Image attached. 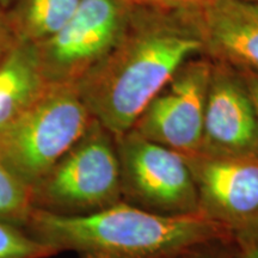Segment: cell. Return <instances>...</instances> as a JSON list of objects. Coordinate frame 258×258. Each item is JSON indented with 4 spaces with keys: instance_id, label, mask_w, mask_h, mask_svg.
<instances>
[{
    "instance_id": "1",
    "label": "cell",
    "mask_w": 258,
    "mask_h": 258,
    "mask_svg": "<svg viewBox=\"0 0 258 258\" xmlns=\"http://www.w3.org/2000/svg\"><path fill=\"white\" fill-rule=\"evenodd\" d=\"M200 54L194 9L132 6L115 46L76 85L92 117L120 137L176 71Z\"/></svg>"
},
{
    "instance_id": "2",
    "label": "cell",
    "mask_w": 258,
    "mask_h": 258,
    "mask_svg": "<svg viewBox=\"0 0 258 258\" xmlns=\"http://www.w3.org/2000/svg\"><path fill=\"white\" fill-rule=\"evenodd\" d=\"M24 230L57 251L79 258H188L234 237L201 213L163 215L124 201L82 215L34 208Z\"/></svg>"
},
{
    "instance_id": "3",
    "label": "cell",
    "mask_w": 258,
    "mask_h": 258,
    "mask_svg": "<svg viewBox=\"0 0 258 258\" xmlns=\"http://www.w3.org/2000/svg\"><path fill=\"white\" fill-rule=\"evenodd\" d=\"M92 118L76 84H48L0 131V160L31 188L79 140Z\"/></svg>"
},
{
    "instance_id": "4",
    "label": "cell",
    "mask_w": 258,
    "mask_h": 258,
    "mask_svg": "<svg viewBox=\"0 0 258 258\" xmlns=\"http://www.w3.org/2000/svg\"><path fill=\"white\" fill-rule=\"evenodd\" d=\"M34 208L90 214L122 201L115 137L92 118L79 140L31 186Z\"/></svg>"
},
{
    "instance_id": "5",
    "label": "cell",
    "mask_w": 258,
    "mask_h": 258,
    "mask_svg": "<svg viewBox=\"0 0 258 258\" xmlns=\"http://www.w3.org/2000/svg\"><path fill=\"white\" fill-rule=\"evenodd\" d=\"M115 141L122 201L163 215L200 213L198 190L182 154L133 131Z\"/></svg>"
},
{
    "instance_id": "6",
    "label": "cell",
    "mask_w": 258,
    "mask_h": 258,
    "mask_svg": "<svg viewBox=\"0 0 258 258\" xmlns=\"http://www.w3.org/2000/svg\"><path fill=\"white\" fill-rule=\"evenodd\" d=\"M131 10L124 0H82L55 34L34 43L47 83H78L115 46Z\"/></svg>"
},
{
    "instance_id": "7",
    "label": "cell",
    "mask_w": 258,
    "mask_h": 258,
    "mask_svg": "<svg viewBox=\"0 0 258 258\" xmlns=\"http://www.w3.org/2000/svg\"><path fill=\"white\" fill-rule=\"evenodd\" d=\"M213 61L186 60L138 116L131 131L180 154L199 152Z\"/></svg>"
},
{
    "instance_id": "8",
    "label": "cell",
    "mask_w": 258,
    "mask_h": 258,
    "mask_svg": "<svg viewBox=\"0 0 258 258\" xmlns=\"http://www.w3.org/2000/svg\"><path fill=\"white\" fill-rule=\"evenodd\" d=\"M182 156L195 182L202 215L233 237L258 228V157Z\"/></svg>"
},
{
    "instance_id": "9",
    "label": "cell",
    "mask_w": 258,
    "mask_h": 258,
    "mask_svg": "<svg viewBox=\"0 0 258 258\" xmlns=\"http://www.w3.org/2000/svg\"><path fill=\"white\" fill-rule=\"evenodd\" d=\"M199 152L217 157H258V120L239 71L213 62Z\"/></svg>"
},
{
    "instance_id": "10",
    "label": "cell",
    "mask_w": 258,
    "mask_h": 258,
    "mask_svg": "<svg viewBox=\"0 0 258 258\" xmlns=\"http://www.w3.org/2000/svg\"><path fill=\"white\" fill-rule=\"evenodd\" d=\"M194 14L202 55L258 74V2L212 0Z\"/></svg>"
},
{
    "instance_id": "11",
    "label": "cell",
    "mask_w": 258,
    "mask_h": 258,
    "mask_svg": "<svg viewBox=\"0 0 258 258\" xmlns=\"http://www.w3.org/2000/svg\"><path fill=\"white\" fill-rule=\"evenodd\" d=\"M47 86L35 44L16 41L0 61V131L27 110Z\"/></svg>"
},
{
    "instance_id": "12",
    "label": "cell",
    "mask_w": 258,
    "mask_h": 258,
    "mask_svg": "<svg viewBox=\"0 0 258 258\" xmlns=\"http://www.w3.org/2000/svg\"><path fill=\"white\" fill-rule=\"evenodd\" d=\"M82 0H16L4 22L16 41L37 43L59 30Z\"/></svg>"
},
{
    "instance_id": "13",
    "label": "cell",
    "mask_w": 258,
    "mask_h": 258,
    "mask_svg": "<svg viewBox=\"0 0 258 258\" xmlns=\"http://www.w3.org/2000/svg\"><path fill=\"white\" fill-rule=\"evenodd\" d=\"M32 209L31 188L0 160V221L24 228Z\"/></svg>"
},
{
    "instance_id": "14",
    "label": "cell",
    "mask_w": 258,
    "mask_h": 258,
    "mask_svg": "<svg viewBox=\"0 0 258 258\" xmlns=\"http://www.w3.org/2000/svg\"><path fill=\"white\" fill-rule=\"evenodd\" d=\"M57 251L28 233L23 227L0 221V258H49Z\"/></svg>"
},
{
    "instance_id": "15",
    "label": "cell",
    "mask_w": 258,
    "mask_h": 258,
    "mask_svg": "<svg viewBox=\"0 0 258 258\" xmlns=\"http://www.w3.org/2000/svg\"><path fill=\"white\" fill-rule=\"evenodd\" d=\"M131 6H146V8L192 10L205 6L212 0H124Z\"/></svg>"
},
{
    "instance_id": "16",
    "label": "cell",
    "mask_w": 258,
    "mask_h": 258,
    "mask_svg": "<svg viewBox=\"0 0 258 258\" xmlns=\"http://www.w3.org/2000/svg\"><path fill=\"white\" fill-rule=\"evenodd\" d=\"M235 257L258 258V228L234 237Z\"/></svg>"
},
{
    "instance_id": "17",
    "label": "cell",
    "mask_w": 258,
    "mask_h": 258,
    "mask_svg": "<svg viewBox=\"0 0 258 258\" xmlns=\"http://www.w3.org/2000/svg\"><path fill=\"white\" fill-rule=\"evenodd\" d=\"M16 40L11 35V32L6 27L4 22V15L0 19V61L4 59L6 53L10 50V48L14 46Z\"/></svg>"
},
{
    "instance_id": "18",
    "label": "cell",
    "mask_w": 258,
    "mask_h": 258,
    "mask_svg": "<svg viewBox=\"0 0 258 258\" xmlns=\"http://www.w3.org/2000/svg\"><path fill=\"white\" fill-rule=\"evenodd\" d=\"M241 76L246 84V88L249 90V93L252 99L254 110H256L257 120H258V74L251 73V72H240Z\"/></svg>"
},
{
    "instance_id": "19",
    "label": "cell",
    "mask_w": 258,
    "mask_h": 258,
    "mask_svg": "<svg viewBox=\"0 0 258 258\" xmlns=\"http://www.w3.org/2000/svg\"><path fill=\"white\" fill-rule=\"evenodd\" d=\"M16 0H0V9H3L5 11L6 9H9Z\"/></svg>"
},
{
    "instance_id": "20",
    "label": "cell",
    "mask_w": 258,
    "mask_h": 258,
    "mask_svg": "<svg viewBox=\"0 0 258 258\" xmlns=\"http://www.w3.org/2000/svg\"><path fill=\"white\" fill-rule=\"evenodd\" d=\"M207 250H202V251H200V252H198V253H194V254H191V256L188 257V258H211V257H207L205 254L206 251H207Z\"/></svg>"
},
{
    "instance_id": "21",
    "label": "cell",
    "mask_w": 258,
    "mask_h": 258,
    "mask_svg": "<svg viewBox=\"0 0 258 258\" xmlns=\"http://www.w3.org/2000/svg\"><path fill=\"white\" fill-rule=\"evenodd\" d=\"M3 15H4V10H3V9H0V19H2Z\"/></svg>"
},
{
    "instance_id": "22",
    "label": "cell",
    "mask_w": 258,
    "mask_h": 258,
    "mask_svg": "<svg viewBox=\"0 0 258 258\" xmlns=\"http://www.w3.org/2000/svg\"><path fill=\"white\" fill-rule=\"evenodd\" d=\"M256 2H258V0H256Z\"/></svg>"
}]
</instances>
